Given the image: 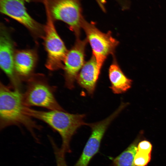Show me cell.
I'll return each instance as SVG.
<instances>
[{"label":"cell","mask_w":166,"mask_h":166,"mask_svg":"<svg viewBox=\"0 0 166 166\" xmlns=\"http://www.w3.org/2000/svg\"><path fill=\"white\" fill-rule=\"evenodd\" d=\"M22 94L21 89L0 82V129L14 125L23 126L38 141L35 131L42 127L25 113Z\"/></svg>","instance_id":"obj_1"},{"label":"cell","mask_w":166,"mask_h":166,"mask_svg":"<svg viewBox=\"0 0 166 166\" xmlns=\"http://www.w3.org/2000/svg\"><path fill=\"white\" fill-rule=\"evenodd\" d=\"M25 112L46 123L60 134L62 140L60 148L65 154L71 152L70 142L78 128L87 124L84 120L85 114H71L65 110L39 111L25 107Z\"/></svg>","instance_id":"obj_2"},{"label":"cell","mask_w":166,"mask_h":166,"mask_svg":"<svg viewBox=\"0 0 166 166\" xmlns=\"http://www.w3.org/2000/svg\"><path fill=\"white\" fill-rule=\"evenodd\" d=\"M26 81V89L22 94L25 106H36L49 110H64L55 98L56 87L50 85L44 76L33 75Z\"/></svg>","instance_id":"obj_3"},{"label":"cell","mask_w":166,"mask_h":166,"mask_svg":"<svg viewBox=\"0 0 166 166\" xmlns=\"http://www.w3.org/2000/svg\"><path fill=\"white\" fill-rule=\"evenodd\" d=\"M47 15L54 21L67 24L78 38L85 20L82 15L80 0H43Z\"/></svg>","instance_id":"obj_4"},{"label":"cell","mask_w":166,"mask_h":166,"mask_svg":"<svg viewBox=\"0 0 166 166\" xmlns=\"http://www.w3.org/2000/svg\"><path fill=\"white\" fill-rule=\"evenodd\" d=\"M92 48L93 55L95 57L98 68L101 69L108 55L113 54L119 44L114 38L110 31L106 33L101 32L93 23L85 20L82 25Z\"/></svg>","instance_id":"obj_5"},{"label":"cell","mask_w":166,"mask_h":166,"mask_svg":"<svg viewBox=\"0 0 166 166\" xmlns=\"http://www.w3.org/2000/svg\"><path fill=\"white\" fill-rule=\"evenodd\" d=\"M43 37L44 45L47 53L46 67L51 71L63 68L68 51L57 32L54 21L47 15Z\"/></svg>","instance_id":"obj_6"},{"label":"cell","mask_w":166,"mask_h":166,"mask_svg":"<svg viewBox=\"0 0 166 166\" xmlns=\"http://www.w3.org/2000/svg\"><path fill=\"white\" fill-rule=\"evenodd\" d=\"M123 109L119 107L111 115L101 121L88 123L91 129V135L82 153L74 166H88L91 160L98 152L102 139L109 126Z\"/></svg>","instance_id":"obj_7"},{"label":"cell","mask_w":166,"mask_h":166,"mask_svg":"<svg viewBox=\"0 0 166 166\" xmlns=\"http://www.w3.org/2000/svg\"><path fill=\"white\" fill-rule=\"evenodd\" d=\"M29 0H0L1 13L26 27L35 36H44V26L29 14L26 6Z\"/></svg>","instance_id":"obj_8"},{"label":"cell","mask_w":166,"mask_h":166,"mask_svg":"<svg viewBox=\"0 0 166 166\" xmlns=\"http://www.w3.org/2000/svg\"><path fill=\"white\" fill-rule=\"evenodd\" d=\"M15 51L10 34L4 26H1L0 34V66L9 79L11 86L21 89L22 81L17 75L14 68Z\"/></svg>","instance_id":"obj_9"},{"label":"cell","mask_w":166,"mask_h":166,"mask_svg":"<svg viewBox=\"0 0 166 166\" xmlns=\"http://www.w3.org/2000/svg\"><path fill=\"white\" fill-rule=\"evenodd\" d=\"M87 39L77 38L74 45L67 53L63 68L65 85L70 89L74 87V83L84 64L85 51Z\"/></svg>","instance_id":"obj_10"},{"label":"cell","mask_w":166,"mask_h":166,"mask_svg":"<svg viewBox=\"0 0 166 166\" xmlns=\"http://www.w3.org/2000/svg\"><path fill=\"white\" fill-rule=\"evenodd\" d=\"M37 61V54L34 50H21L15 52V70L22 81H27L33 75V73Z\"/></svg>","instance_id":"obj_11"},{"label":"cell","mask_w":166,"mask_h":166,"mask_svg":"<svg viewBox=\"0 0 166 166\" xmlns=\"http://www.w3.org/2000/svg\"><path fill=\"white\" fill-rule=\"evenodd\" d=\"M100 71L96 59L93 55L84 63L77 77L76 80L78 85L90 95H93L94 92Z\"/></svg>","instance_id":"obj_12"},{"label":"cell","mask_w":166,"mask_h":166,"mask_svg":"<svg viewBox=\"0 0 166 166\" xmlns=\"http://www.w3.org/2000/svg\"><path fill=\"white\" fill-rule=\"evenodd\" d=\"M114 60L109 70L111 83L109 88L113 93L121 94L126 92L130 88L132 81L125 75L116 61Z\"/></svg>","instance_id":"obj_13"},{"label":"cell","mask_w":166,"mask_h":166,"mask_svg":"<svg viewBox=\"0 0 166 166\" xmlns=\"http://www.w3.org/2000/svg\"><path fill=\"white\" fill-rule=\"evenodd\" d=\"M140 140V136L137 137L124 150L114 158L112 166H136L134 160Z\"/></svg>","instance_id":"obj_14"},{"label":"cell","mask_w":166,"mask_h":166,"mask_svg":"<svg viewBox=\"0 0 166 166\" xmlns=\"http://www.w3.org/2000/svg\"><path fill=\"white\" fill-rule=\"evenodd\" d=\"M152 145L147 140L140 141L138 144L134 163L136 166H146L151 159Z\"/></svg>","instance_id":"obj_15"},{"label":"cell","mask_w":166,"mask_h":166,"mask_svg":"<svg viewBox=\"0 0 166 166\" xmlns=\"http://www.w3.org/2000/svg\"><path fill=\"white\" fill-rule=\"evenodd\" d=\"M56 160V166H68L65 160V153L63 152L52 140L50 141Z\"/></svg>","instance_id":"obj_16"}]
</instances>
